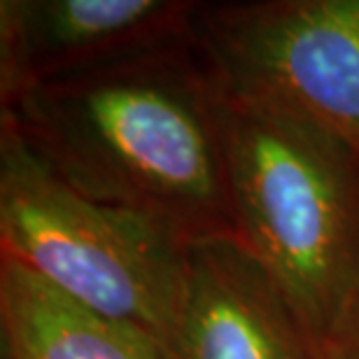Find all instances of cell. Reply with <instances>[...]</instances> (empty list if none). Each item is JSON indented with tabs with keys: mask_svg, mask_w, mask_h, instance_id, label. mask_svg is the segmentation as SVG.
<instances>
[{
	"mask_svg": "<svg viewBox=\"0 0 359 359\" xmlns=\"http://www.w3.org/2000/svg\"><path fill=\"white\" fill-rule=\"evenodd\" d=\"M3 359H175L156 336L61 297L0 255Z\"/></svg>",
	"mask_w": 359,
	"mask_h": 359,
	"instance_id": "52a82bcc",
	"label": "cell"
},
{
	"mask_svg": "<svg viewBox=\"0 0 359 359\" xmlns=\"http://www.w3.org/2000/svg\"><path fill=\"white\" fill-rule=\"evenodd\" d=\"M189 241L128 208L84 196L0 117V255L61 297L170 348Z\"/></svg>",
	"mask_w": 359,
	"mask_h": 359,
	"instance_id": "3957f363",
	"label": "cell"
},
{
	"mask_svg": "<svg viewBox=\"0 0 359 359\" xmlns=\"http://www.w3.org/2000/svg\"><path fill=\"white\" fill-rule=\"evenodd\" d=\"M320 359H359V320L346 334H341L339 339L327 343L322 348Z\"/></svg>",
	"mask_w": 359,
	"mask_h": 359,
	"instance_id": "ba28073f",
	"label": "cell"
},
{
	"mask_svg": "<svg viewBox=\"0 0 359 359\" xmlns=\"http://www.w3.org/2000/svg\"><path fill=\"white\" fill-rule=\"evenodd\" d=\"M226 100L233 236L325 348L359 320V152L292 114Z\"/></svg>",
	"mask_w": 359,
	"mask_h": 359,
	"instance_id": "7a4b0ae2",
	"label": "cell"
},
{
	"mask_svg": "<svg viewBox=\"0 0 359 359\" xmlns=\"http://www.w3.org/2000/svg\"><path fill=\"white\" fill-rule=\"evenodd\" d=\"M191 33L229 98L304 119L359 152V0L198 3Z\"/></svg>",
	"mask_w": 359,
	"mask_h": 359,
	"instance_id": "277c9868",
	"label": "cell"
},
{
	"mask_svg": "<svg viewBox=\"0 0 359 359\" xmlns=\"http://www.w3.org/2000/svg\"><path fill=\"white\" fill-rule=\"evenodd\" d=\"M198 0H3L0 103L191 31Z\"/></svg>",
	"mask_w": 359,
	"mask_h": 359,
	"instance_id": "5b68a950",
	"label": "cell"
},
{
	"mask_svg": "<svg viewBox=\"0 0 359 359\" xmlns=\"http://www.w3.org/2000/svg\"><path fill=\"white\" fill-rule=\"evenodd\" d=\"M226 110L191 31L0 103V117L70 187L184 241L233 236Z\"/></svg>",
	"mask_w": 359,
	"mask_h": 359,
	"instance_id": "6da1fadb",
	"label": "cell"
},
{
	"mask_svg": "<svg viewBox=\"0 0 359 359\" xmlns=\"http://www.w3.org/2000/svg\"><path fill=\"white\" fill-rule=\"evenodd\" d=\"M175 359H320L322 348L266 269L236 236L189 241Z\"/></svg>",
	"mask_w": 359,
	"mask_h": 359,
	"instance_id": "8992f818",
	"label": "cell"
}]
</instances>
